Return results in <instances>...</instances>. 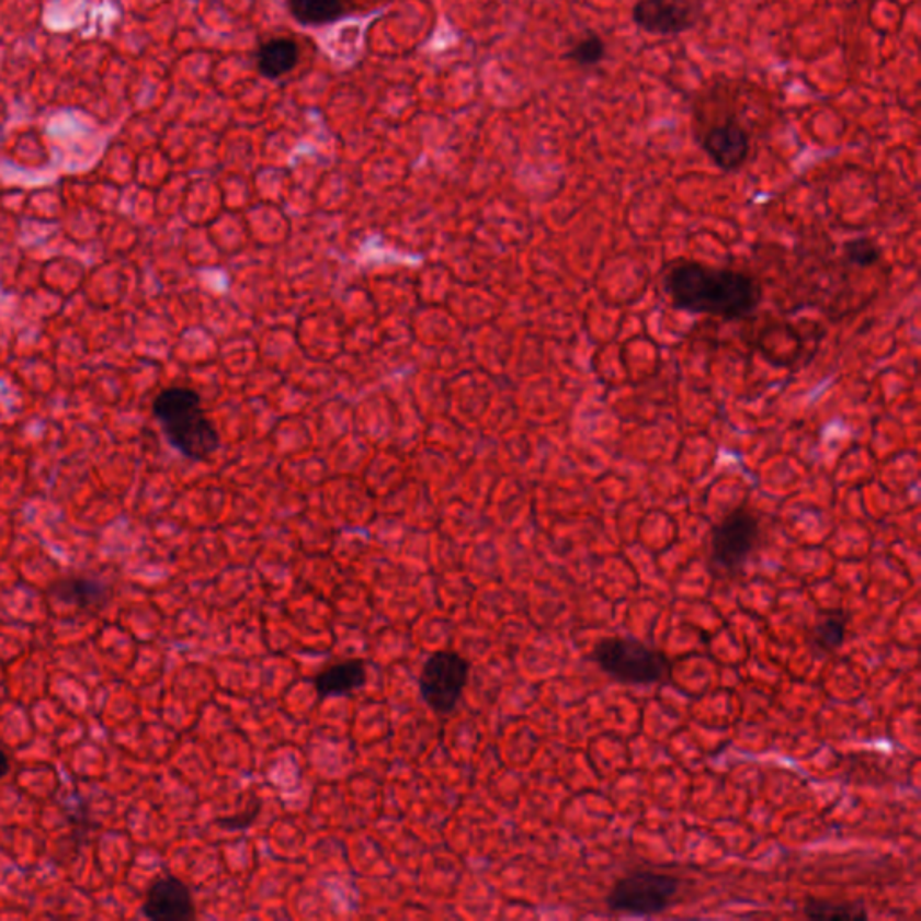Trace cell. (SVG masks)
I'll return each instance as SVG.
<instances>
[{"mask_svg": "<svg viewBox=\"0 0 921 921\" xmlns=\"http://www.w3.org/2000/svg\"><path fill=\"white\" fill-rule=\"evenodd\" d=\"M662 288L676 310L695 316L743 321L757 314L763 299L760 281L749 272L676 258L662 269Z\"/></svg>", "mask_w": 921, "mask_h": 921, "instance_id": "6da1fadb", "label": "cell"}, {"mask_svg": "<svg viewBox=\"0 0 921 921\" xmlns=\"http://www.w3.org/2000/svg\"><path fill=\"white\" fill-rule=\"evenodd\" d=\"M154 416L166 440L177 452L191 461H206L220 448V434L209 420L202 398L195 389L171 386L154 400Z\"/></svg>", "mask_w": 921, "mask_h": 921, "instance_id": "7a4b0ae2", "label": "cell"}, {"mask_svg": "<svg viewBox=\"0 0 921 921\" xmlns=\"http://www.w3.org/2000/svg\"><path fill=\"white\" fill-rule=\"evenodd\" d=\"M592 662L625 686H657L671 681L673 661L664 651L636 637H603L592 648Z\"/></svg>", "mask_w": 921, "mask_h": 921, "instance_id": "3957f363", "label": "cell"}, {"mask_svg": "<svg viewBox=\"0 0 921 921\" xmlns=\"http://www.w3.org/2000/svg\"><path fill=\"white\" fill-rule=\"evenodd\" d=\"M761 542V521L747 502L716 522L709 536V569L718 578L740 575Z\"/></svg>", "mask_w": 921, "mask_h": 921, "instance_id": "277c9868", "label": "cell"}, {"mask_svg": "<svg viewBox=\"0 0 921 921\" xmlns=\"http://www.w3.org/2000/svg\"><path fill=\"white\" fill-rule=\"evenodd\" d=\"M681 891V880L668 873L636 869L619 876L606 895V909L628 917L667 912Z\"/></svg>", "mask_w": 921, "mask_h": 921, "instance_id": "5b68a950", "label": "cell"}, {"mask_svg": "<svg viewBox=\"0 0 921 921\" xmlns=\"http://www.w3.org/2000/svg\"><path fill=\"white\" fill-rule=\"evenodd\" d=\"M471 664L456 650H437L421 667L418 687L421 701L441 718L451 716L459 706L470 682Z\"/></svg>", "mask_w": 921, "mask_h": 921, "instance_id": "8992f818", "label": "cell"}, {"mask_svg": "<svg viewBox=\"0 0 921 921\" xmlns=\"http://www.w3.org/2000/svg\"><path fill=\"white\" fill-rule=\"evenodd\" d=\"M704 16V0H637L632 21L648 35L676 36L696 27Z\"/></svg>", "mask_w": 921, "mask_h": 921, "instance_id": "52a82bcc", "label": "cell"}, {"mask_svg": "<svg viewBox=\"0 0 921 921\" xmlns=\"http://www.w3.org/2000/svg\"><path fill=\"white\" fill-rule=\"evenodd\" d=\"M696 140L707 159L724 173L741 170L751 156V132L740 123L737 115L716 121L707 126L706 130H702Z\"/></svg>", "mask_w": 921, "mask_h": 921, "instance_id": "ba28073f", "label": "cell"}, {"mask_svg": "<svg viewBox=\"0 0 921 921\" xmlns=\"http://www.w3.org/2000/svg\"><path fill=\"white\" fill-rule=\"evenodd\" d=\"M143 914L151 921L193 920L196 917L195 898L181 878L162 876L146 892Z\"/></svg>", "mask_w": 921, "mask_h": 921, "instance_id": "9c48e42d", "label": "cell"}, {"mask_svg": "<svg viewBox=\"0 0 921 921\" xmlns=\"http://www.w3.org/2000/svg\"><path fill=\"white\" fill-rule=\"evenodd\" d=\"M366 662L361 659H344L317 673L314 687L321 698H342L366 686Z\"/></svg>", "mask_w": 921, "mask_h": 921, "instance_id": "30bf717a", "label": "cell"}, {"mask_svg": "<svg viewBox=\"0 0 921 921\" xmlns=\"http://www.w3.org/2000/svg\"><path fill=\"white\" fill-rule=\"evenodd\" d=\"M299 44L285 36H276L261 44L255 53V67L266 80H280L299 64Z\"/></svg>", "mask_w": 921, "mask_h": 921, "instance_id": "8fae6325", "label": "cell"}, {"mask_svg": "<svg viewBox=\"0 0 921 921\" xmlns=\"http://www.w3.org/2000/svg\"><path fill=\"white\" fill-rule=\"evenodd\" d=\"M848 625L850 614L846 611H822L808 630V645L819 656H831L846 641Z\"/></svg>", "mask_w": 921, "mask_h": 921, "instance_id": "7c38bea8", "label": "cell"}, {"mask_svg": "<svg viewBox=\"0 0 921 921\" xmlns=\"http://www.w3.org/2000/svg\"><path fill=\"white\" fill-rule=\"evenodd\" d=\"M50 594L61 603L81 606V609H100L111 598V587L94 578H64L56 581Z\"/></svg>", "mask_w": 921, "mask_h": 921, "instance_id": "4fadbf2b", "label": "cell"}, {"mask_svg": "<svg viewBox=\"0 0 921 921\" xmlns=\"http://www.w3.org/2000/svg\"><path fill=\"white\" fill-rule=\"evenodd\" d=\"M286 8L292 19L306 27L333 24L345 13L344 0H286Z\"/></svg>", "mask_w": 921, "mask_h": 921, "instance_id": "5bb4252c", "label": "cell"}, {"mask_svg": "<svg viewBox=\"0 0 921 921\" xmlns=\"http://www.w3.org/2000/svg\"><path fill=\"white\" fill-rule=\"evenodd\" d=\"M803 912L810 920H867L869 912L861 901L828 900V898L808 897L803 903Z\"/></svg>", "mask_w": 921, "mask_h": 921, "instance_id": "9a60e30c", "label": "cell"}, {"mask_svg": "<svg viewBox=\"0 0 921 921\" xmlns=\"http://www.w3.org/2000/svg\"><path fill=\"white\" fill-rule=\"evenodd\" d=\"M609 46L594 31H587L585 35L576 38L569 49L564 53V60L571 61L581 69H591L605 60Z\"/></svg>", "mask_w": 921, "mask_h": 921, "instance_id": "2e32d148", "label": "cell"}, {"mask_svg": "<svg viewBox=\"0 0 921 921\" xmlns=\"http://www.w3.org/2000/svg\"><path fill=\"white\" fill-rule=\"evenodd\" d=\"M841 252L842 260L846 261L848 265L859 266V269L875 266L884 255L878 241L873 240L869 236H859L853 240L844 241Z\"/></svg>", "mask_w": 921, "mask_h": 921, "instance_id": "e0dca14e", "label": "cell"}, {"mask_svg": "<svg viewBox=\"0 0 921 921\" xmlns=\"http://www.w3.org/2000/svg\"><path fill=\"white\" fill-rule=\"evenodd\" d=\"M261 811V801L260 799H255L254 805H249L246 811H240V814H235V816H230L229 819H226L224 822V827L230 831H243L247 828L252 827V822L258 819Z\"/></svg>", "mask_w": 921, "mask_h": 921, "instance_id": "ac0fdd59", "label": "cell"}, {"mask_svg": "<svg viewBox=\"0 0 921 921\" xmlns=\"http://www.w3.org/2000/svg\"><path fill=\"white\" fill-rule=\"evenodd\" d=\"M10 757L5 754L4 749H0V780H4V777L8 776V772H10Z\"/></svg>", "mask_w": 921, "mask_h": 921, "instance_id": "d6986e66", "label": "cell"}]
</instances>
